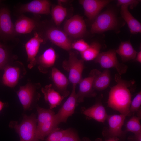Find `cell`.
Listing matches in <instances>:
<instances>
[{"label":"cell","instance_id":"e575fe53","mask_svg":"<svg viewBox=\"0 0 141 141\" xmlns=\"http://www.w3.org/2000/svg\"><path fill=\"white\" fill-rule=\"evenodd\" d=\"M140 1L136 0H118L117 5H125L128 7L130 6L131 8L135 6L139 3Z\"/></svg>","mask_w":141,"mask_h":141},{"label":"cell","instance_id":"cb8c5ba5","mask_svg":"<svg viewBox=\"0 0 141 141\" xmlns=\"http://www.w3.org/2000/svg\"><path fill=\"white\" fill-rule=\"evenodd\" d=\"M124 62L134 59L137 52L129 41L122 42L116 51Z\"/></svg>","mask_w":141,"mask_h":141},{"label":"cell","instance_id":"83f0119b","mask_svg":"<svg viewBox=\"0 0 141 141\" xmlns=\"http://www.w3.org/2000/svg\"><path fill=\"white\" fill-rule=\"evenodd\" d=\"M37 110L38 115L37 126L52 120L55 114L51 109H46L38 107Z\"/></svg>","mask_w":141,"mask_h":141},{"label":"cell","instance_id":"7c38bea8","mask_svg":"<svg viewBox=\"0 0 141 141\" xmlns=\"http://www.w3.org/2000/svg\"><path fill=\"white\" fill-rule=\"evenodd\" d=\"M43 40L37 33L25 44V48L27 56L28 68L31 69L36 65V56Z\"/></svg>","mask_w":141,"mask_h":141},{"label":"cell","instance_id":"8fae6325","mask_svg":"<svg viewBox=\"0 0 141 141\" xmlns=\"http://www.w3.org/2000/svg\"><path fill=\"white\" fill-rule=\"evenodd\" d=\"M111 1L109 0H80L85 14L90 20L96 18L101 10Z\"/></svg>","mask_w":141,"mask_h":141},{"label":"cell","instance_id":"d6a6232c","mask_svg":"<svg viewBox=\"0 0 141 141\" xmlns=\"http://www.w3.org/2000/svg\"><path fill=\"white\" fill-rule=\"evenodd\" d=\"M89 46V45L84 40L80 39L72 43L71 48L79 51L80 53L85 51Z\"/></svg>","mask_w":141,"mask_h":141},{"label":"cell","instance_id":"d590c367","mask_svg":"<svg viewBox=\"0 0 141 141\" xmlns=\"http://www.w3.org/2000/svg\"><path fill=\"white\" fill-rule=\"evenodd\" d=\"M134 134V135L129 136L128 140L130 141H141V133Z\"/></svg>","mask_w":141,"mask_h":141},{"label":"cell","instance_id":"d6986e66","mask_svg":"<svg viewBox=\"0 0 141 141\" xmlns=\"http://www.w3.org/2000/svg\"><path fill=\"white\" fill-rule=\"evenodd\" d=\"M35 90L33 86L28 84L21 86L18 91V97L24 110H27L30 107L34 95Z\"/></svg>","mask_w":141,"mask_h":141},{"label":"cell","instance_id":"836d02e7","mask_svg":"<svg viewBox=\"0 0 141 141\" xmlns=\"http://www.w3.org/2000/svg\"><path fill=\"white\" fill-rule=\"evenodd\" d=\"M60 141H81L77 134L70 129H67Z\"/></svg>","mask_w":141,"mask_h":141},{"label":"cell","instance_id":"ac0fdd59","mask_svg":"<svg viewBox=\"0 0 141 141\" xmlns=\"http://www.w3.org/2000/svg\"><path fill=\"white\" fill-rule=\"evenodd\" d=\"M41 91L44 95L45 99L48 103L51 109L59 105L64 98L55 90L51 84L42 88Z\"/></svg>","mask_w":141,"mask_h":141},{"label":"cell","instance_id":"f1b7e54d","mask_svg":"<svg viewBox=\"0 0 141 141\" xmlns=\"http://www.w3.org/2000/svg\"><path fill=\"white\" fill-rule=\"evenodd\" d=\"M141 118L133 116L128 121L126 125V132H130L134 134L141 133Z\"/></svg>","mask_w":141,"mask_h":141},{"label":"cell","instance_id":"7402d4cb","mask_svg":"<svg viewBox=\"0 0 141 141\" xmlns=\"http://www.w3.org/2000/svg\"><path fill=\"white\" fill-rule=\"evenodd\" d=\"M20 70L15 66H8L4 69L2 77L3 84L9 87H12L17 84L19 79Z\"/></svg>","mask_w":141,"mask_h":141},{"label":"cell","instance_id":"f35d334b","mask_svg":"<svg viewBox=\"0 0 141 141\" xmlns=\"http://www.w3.org/2000/svg\"><path fill=\"white\" fill-rule=\"evenodd\" d=\"M4 106V103L0 101V112Z\"/></svg>","mask_w":141,"mask_h":141},{"label":"cell","instance_id":"ab89813d","mask_svg":"<svg viewBox=\"0 0 141 141\" xmlns=\"http://www.w3.org/2000/svg\"><path fill=\"white\" fill-rule=\"evenodd\" d=\"M1 1L0 0V2H1Z\"/></svg>","mask_w":141,"mask_h":141},{"label":"cell","instance_id":"30bf717a","mask_svg":"<svg viewBox=\"0 0 141 141\" xmlns=\"http://www.w3.org/2000/svg\"><path fill=\"white\" fill-rule=\"evenodd\" d=\"M46 35L47 38L56 45L67 51H70L72 43L64 31L57 28H50L47 31Z\"/></svg>","mask_w":141,"mask_h":141},{"label":"cell","instance_id":"5b68a950","mask_svg":"<svg viewBox=\"0 0 141 141\" xmlns=\"http://www.w3.org/2000/svg\"><path fill=\"white\" fill-rule=\"evenodd\" d=\"M37 122L34 115L26 116L20 124L15 126L20 141H39L36 137Z\"/></svg>","mask_w":141,"mask_h":141},{"label":"cell","instance_id":"4316f807","mask_svg":"<svg viewBox=\"0 0 141 141\" xmlns=\"http://www.w3.org/2000/svg\"><path fill=\"white\" fill-rule=\"evenodd\" d=\"M50 12L52 19L57 25H60L62 23L67 14L66 8L60 5L54 6Z\"/></svg>","mask_w":141,"mask_h":141},{"label":"cell","instance_id":"1f68e13d","mask_svg":"<svg viewBox=\"0 0 141 141\" xmlns=\"http://www.w3.org/2000/svg\"><path fill=\"white\" fill-rule=\"evenodd\" d=\"M0 40V70L5 67L8 58V53L5 45Z\"/></svg>","mask_w":141,"mask_h":141},{"label":"cell","instance_id":"277c9868","mask_svg":"<svg viewBox=\"0 0 141 141\" xmlns=\"http://www.w3.org/2000/svg\"><path fill=\"white\" fill-rule=\"evenodd\" d=\"M94 60L95 62L99 64L102 68H114L121 75L125 73L128 68L127 65L119 63L116 51L114 50L100 53Z\"/></svg>","mask_w":141,"mask_h":141},{"label":"cell","instance_id":"f546056e","mask_svg":"<svg viewBox=\"0 0 141 141\" xmlns=\"http://www.w3.org/2000/svg\"><path fill=\"white\" fill-rule=\"evenodd\" d=\"M141 92L140 91L131 101L128 116L137 114V116L141 117Z\"/></svg>","mask_w":141,"mask_h":141},{"label":"cell","instance_id":"d4e9b609","mask_svg":"<svg viewBox=\"0 0 141 141\" xmlns=\"http://www.w3.org/2000/svg\"><path fill=\"white\" fill-rule=\"evenodd\" d=\"M57 127L56 126L53 119L51 121L37 126L36 134V139L39 141L40 140H43L46 136Z\"/></svg>","mask_w":141,"mask_h":141},{"label":"cell","instance_id":"ba28073f","mask_svg":"<svg viewBox=\"0 0 141 141\" xmlns=\"http://www.w3.org/2000/svg\"><path fill=\"white\" fill-rule=\"evenodd\" d=\"M64 29V31L67 36L74 38H79L85 34L86 26L83 18L76 15L66 21Z\"/></svg>","mask_w":141,"mask_h":141},{"label":"cell","instance_id":"52a82bcc","mask_svg":"<svg viewBox=\"0 0 141 141\" xmlns=\"http://www.w3.org/2000/svg\"><path fill=\"white\" fill-rule=\"evenodd\" d=\"M16 34L9 10L5 7L0 8V40H11Z\"/></svg>","mask_w":141,"mask_h":141},{"label":"cell","instance_id":"9a60e30c","mask_svg":"<svg viewBox=\"0 0 141 141\" xmlns=\"http://www.w3.org/2000/svg\"><path fill=\"white\" fill-rule=\"evenodd\" d=\"M89 75L93 77V87L95 90L102 91L107 88L111 81L110 72L108 69L101 72L97 69L92 70Z\"/></svg>","mask_w":141,"mask_h":141},{"label":"cell","instance_id":"5bb4252c","mask_svg":"<svg viewBox=\"0 0 141 141\" xmlns=\"http://www.w3.org/2000/svg\"><path fill=\"white\" fill-rule=\"evenodd\" d=\"M51 76L55 90L64 97L69 94L67 90L69 81L68 79L56 67L52 69Z\"/></svg>","mask_w":141,"mask_h":141},{"label":"cell","instance_id":"3957f363","mask_svg":"<svg viewBox=\"0 0 141 141\" xmlns=\"http://www.w3.org/2000/svg\"><path fill=\"white\" fill-rule=\"evenodd\" d=\"M118 22L115 14L110 10L105 11L98 15L92 24L91 31L92 33H103L115 29Z\"/></svg>","mask_w":141,"mask_h":141},{"label":"cell","instance_id":"6da1fadb","mask_svg":"<svg viewBox=\"0 0 141 141\" xmlns=\"http://www.w3.org/2000/svg\"><path fill=\"white\" fill-rule=\"evenodd\" d=\"M115 80L116 84L111 88L109 92L108 105L128 116L131 101V92L136 88L135 81L125 80L118 73L115 74Z\"/></svg>","mask_w":141,"mask_h":141},{"label":"cell","instance_id":"4fadbf2b","mask_svg":"<svg viewBox=\"0 0 141 141\" xmlns=\"http://www.w3.org/2000/svg\"><path fill=\"white\" fill-rule=\"evenodd\" d=\"M126 116V115L121 114L108 115L107 119L109 125L107 132L108 137L118 138L123 136L125 132L122 130V127Z\"/></svg>","mask_w":141,"mask_h":141},{"label":"cell","instance_id":"74e56055","mask_svg":"<svg viewBox=\"0 0 141 141\" xmlns=\"http://www.w3.org/2000/svg\"><path fill=\"white\" fill-rule=\"evenodd\" d=\"M136 61L140 63H141V51H140L137 54L136 57Z\"/></svg>","mask_w":141,"mask_h":141},{"label":"cell","instance_id":"8992f818","mask_svg":"<svg viewBox=\"0 0 141 141\" xmlns=\"http://www.w3.org/2000/svg\"><path fill=\"white\" fill-rule=\"evenodd\" d=\"M76 86H72V92L58 112L55 114L53 120L58 127L61 122H66L69 117L74 113L77 102Z\"/></svg>","mask_w":141,"mask_h":141},{"label":"cell","instance_id":"7a4b0ae2","mask_svg":"<svg viewBox=\"0 0 141 141\" xmlns=\"http://www.w3.org/2000/svg\"><path fill=\"white\" fill-rule=\"evenodd\" d=\"M69 52L68 58L63 62L62 67L68 73L69 82L72 86H76L83 78L82 73L85 67L84 61L78 59L75 52Z\"/></svg>","mask_w":141,"mask_h":141},{"label":"cell","instance_id":"44dd1931","mask_svg":"<svg viewBox=\"0 0 141 141\" xmlns=\"http://www.w3.org/2000/svg\"><path fill=\"white\" fill-rule=\"evenodd\" d=\"M36 26V22L33 19L24 15L20 16L14 24L16 34H25L31 33Z\"/></svg>","mask_w":141,"mask_h":141},{"label":"cell","instance_id":"484cf974","mask_svg":"<svg viewBox=\"0 0 141 141\" xmlns=\"http://www.w3.org/2000/svg\"><path fill=\"white\" fill-rule=\"evenodd\" d=\"M101 47V44L98 42L92 43L85 51L80 53L82 59L86 61L95 60L100 53Z\"/></svg>","mask_w":141,"mask_h":141},{"label":"cell","instance_id":"603a6c76","mask_svg":"<svg viewBox=\"0 0 141 141\" xmlns=\"http://www.w3.org/2000/svg\"><path fill=\"white\" fill-rule=\"evenodd\" d=\"M121 15L127 23L131 33L136 34L141 32V24L128 11V7L121 5Z\"/></svg>","mask_w":141,"mask_h":141},{"label":"cell","instance_id":"9c48e42d","mask_svg":"<svg viewBox=\"0 0 141 141\" xmlns=\"http://www.w3.org/2000/svg\"><path fill=\"white\" fill-rule=\"evenodd\" d=\"M51 6V2L49 0H34L21 6L18 11L20 14L28 12L48 15L50 13Z\"/></svg>","mask_w":141,"mask_h":141},{"label":"cell","instance_id":"8d00e7d4","mask_svg":"<svg viewBox=\"0 0 141 141\" xmlns=\"http://www.w3.org/2000/svg\"><path fill=\"white\" fill-rule=\"evenodd\" d=\"M118 139L117 138L115 137H110L108 139L103 140L102 139L99 138H97L95 140V141H118Z\"/></svg>","mask_w":141,"mask_h":141},{"label":"cell","instance_id":"ffe728a7","mask_svg":"<svg viewBox=\"0 0 141 141\" xmlns=\"http://www.w3.org/2000/svg\"><path fill=\"white\" fill-rule=\"evenodd\" d=\"M83 113L86 116L101 123L105 121L108 115L105 107L100 101L85 109Z\"/></svg>","mask_w":141,"mask_h":141},{"label":"cell","instance_id":"2e32d148","mask_svg":"<svg viewBox=\"0 0 141 141\" xmlns=\"http://www.w3.org/2000/svg\"><path fill=\"white\" fill-rule=\"evenodd\" d=\"M93 77L90 75L81 80L78 84L79 90L77 93V102H83L85 97H92L96 95V93L93 87Z\"/></svg>","mask_w":141,"mask_h":141},{"label":"cell","instance_id":"e0dca14e","mask_svg":"<svg viewBox=\"0 0 141 141\" xmlns=\"http://www.w3.org/2000/svg\"><path fill=\"white\" fill-rule=\"evenodd\" d=\"M56 58V52L53 48L46 49L38 58L39 70L44 73L47 72L48 69L54 65Z\"/></svg>","mask_w":141,"mask_h":141},{"label":"cell","instance_id":"4dcf8cb0","mask_svg":"<svg viewBox=\"0 0 141 141\" xmlns=\"http://www.w3.org/2000/svg\"><path fill=\"white\" fill-rule=\"evenodd\" d=\"M67 130L60 129L58 127L56 128L48 135L46 141H60Z\"/></svg>","mask_w":141,"mask_h":141}]
</instances>
